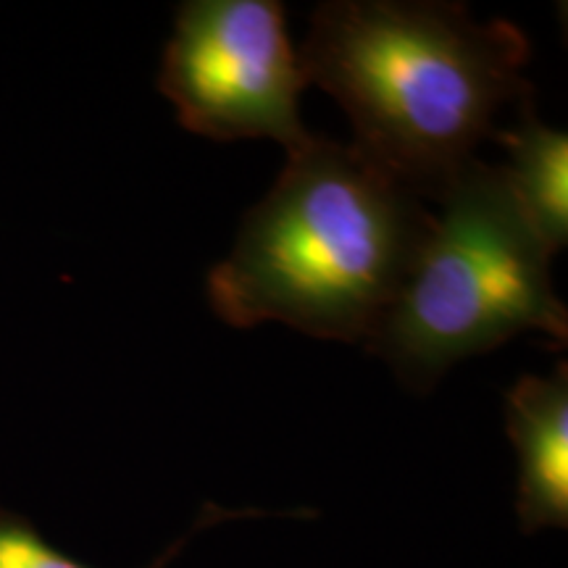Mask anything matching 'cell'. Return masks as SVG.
Returning <instances> with one entry per match:
<instances>
[{
    "instance_id": "4",
    "label": "cell",
    "mask_w": 568,
    "mask_h": 568,
    "mask_svg": "<svg viewBox=\"0 0 568 568\" xmlns=\"http://www.w3.org/2000/svg\"><path fill=\"white\" fill-rule=\"evenodd\" d=\"M305 84L276 0H187L176 9L159 90L184 130L216 142L276 140L293 153L314 134L297 109Z\"/></svg>"
},
{
    "instance_id": "2",
    "label": "cell",
    "mask_w": 568,
    "mask_h": 568,
    "mask_svg": "<svg viewBox=\"0 0 568 568\" xmlns=\"http://www.w3.org/2000/svg\"><path fill=\"white\" fill-rule=\"evenodd\" d=\"M308 82L351 116L355 145L424 197L445 193L508 105L531 103L527 34L464 3L335 0L311 19Z\"/></svg>"
},
{
    "instance_id": "1",
    "label": "cell",
    "mask_w": 568,
    "mask_h": 568,
    "mask_svg": "<svg viewBox=\"0 0 568 568\" xmlns=\"http://www.w3.org/2000/svg\"><path fill=\"white\" fill-rule=\"evenodd\" d=\"M432 226L424 197L355 142L311 134L211 272V308L237 329L280 322L366 345Z\"/></svg>"
},
{
    "instance_id": "7",
    "label": "cell",
    "mask_w": 568,
    "mask_h": 568,
    "mask_svg": "<svg viewBox=\"0 0 568 568\" xmlns=\"http://www.w3.org/2000/svg\"><path fill=\"white\" fill-rule=\"evenodd\" d=\"M180 548L182 542H176L174 548L161 558V564H155L153 568H161ZM0 568H90V566L63 556V552L55 550L53 545H48L45 539L40 537V531L34 529L27 518L13 516V514H0Z\"/></svg>"
},
{
    "instance_id": "6",
    "label": "cell",
    "mask_w": 568,
    "mask_h": 568,
    "mask_svg": "<svg viewBox=\"0 0 568 568\" xmlns=\"http://www.w3.org/2000/svg\"><path fill=\"white\" fill-rule=\"evenodd\" d=\"M508 155L503 174L545 247L556 255L568 243V134L539 122L527 103L518 124L495 130Z\"/></svg>"
},
{
    "instance_id": "5",
    "label": "cell",
    "mask_w": 568,
    "mask_h": 568,
    "mask_svg": "<svg viewBox=\"0 0 568 568\" xmlns=\"http://www.w3.org/2000/svg\"><path fill=\"white\" fill-rule=\"evenodd\" d=\"M508 437L518 456L516 514L521 529L568 524V366L527 374L506 395Z\"/></svg>"
},
{
    "instance_id": "3",
    "label": "cell",
    "mask_w": 568,
    "mask_h": 568,
    "mask_svg": "<svg viewBox=\"0 0 568 568\" xmlns=\"http://www.w3.org/2000/svg\"><path fill=\"white\" fill-rule=\"evenodd\" d=\"M429 237L385 322L366 343L410 393L521 332L566 345L568 311L550 261L500 166L471 159L437 197Z\"/></svg>"
}]
</instances>
